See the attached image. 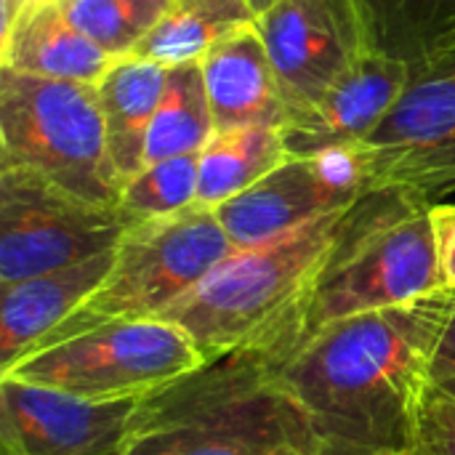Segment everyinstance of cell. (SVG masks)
I'll return each mask as SVG.
<instances>
[{
	"label": "cell",
	"instance_id": "obj_13",
	"mask_svg": "<svg viewBox=\"0 0 455 455\" xmlns=\"http://www.w3.org/2000/svg\"><path fill=\"white\" fill-rule=\"evenodd\" d=\"M411 80V67L379 51L355 61L315 104L291 112L283 139L291 155H315L328 147L363 144L389 115Z\"/></svg>",
	"mask_w": 455,
	"mask_h": 455
},
{
	"label": "cell",
	"instance_id": "obj_10",
	"mask_svg": "<svg viewBox=\"0 0 455 455\" xmlns=\"http://www.w3.org/2000/svg\"><path fill=\"white\" fill-rule=\"evenodd\" d=\"M368 192L360 144L328 147L315 155H291L269 176L221 203L216 211L235 248L275 240Z\"/></svg>",
	"mask_w": 455,
	"mask_h": 455
},
{
	"label": "cell",
	"instance_id": "obj_3",
	"mask_svg": "<svg viewBox=\"0 0 455 455\" xmlns=\"http://www.w3.org/2000/svg\"><path fill=\"white\" fill-rule=\"evenodd\" d=\"M443 291L432 205L400 189H368L349 205L307 304V333Z\"/></svg>",
	"mask_w": 455,
	"mask_h": 455
},
{
	"label": "cell",
	"instance_id": "obj_21",
	"mask_svg": "<svg viewBox=\"0 0 455 455\" xmlns=\"http://www.w3.org/2000/svg\"><path fill=\"white\" fill-rule=\"evenodd\" d=\"M213 131V112L200 64L171 67L160 107L147 133L144 165L179 155H200Z\"/></svg>",
	"mask_w": 455,
	"mask_h": 455
},
{
	"label": "cell",
	"instance_id": "obj_28",
	"mask_svg": "<svg viewBox=\"0 0 455 455\" xmlns=\"http://www.w3.org/2000/svg\"><path fill=\"white\" fill-rule=\"evenodd\" d=\"M253 3V8H256V13H261V11H267L275 0H251Z\"/></svg>",
	"mask_w": 455,
	"mask_h": 455
},
{
	"label": "cell",
	"instance_id": "obj_17",
	"mask_svg": "<svg viewBox=\"0 0 455 455\" xmlns=\"http://www.w3.org/2000/svg\"><path fill=\"white\" fill-rule=\"evenodd\" d=\"M165 80L168 67L139 56H120L96 83L107 149L120 184L144 168L147 133L160 107Z\"/></svg>",
	"mask_w": 455,
	"mask_h": 455
},
{
	"label": "cell",
	"instance_id": "obj_26",
	"mask_svg": "<svg viewBox=\"0 0 455 455\" xmlns=\"http://www.w3.org/2000/svg\"><path fill=\"white\" fill-rule=\"evenodd\" d=\"M455 376V307L453 317H451V325L445 331V339L440 344V352H437V363H435V384L445 381V379H453Z\"/></svg>",
	"mask_w": 455,
	"mask_h": 455
},
{
	"label": "cell",
	"instance_id": "obj_5",
	"mask_svg": "<svg viewBox=\"0 0 455 455\" xmlns=\"http://www.w3.org/2000/svg\"><path fill=\"white\" fill-rule=\"evenodd\" d=\"M232 251L235 243L224 232L216 211L197 203L179 213L133 221L115 245L112 269L99 291L32 352L104 325L160 317L197 288Z\"/></svg>",
	"mask_w": 455,
	"mask_h": 455
},
{
	"label": "cell",
	"instance_id": "obj_27",
	"mask_svg": "<svg viewBox=\"0 0 455 455\" xmlns=\"http://www.w3.org/2000/svg\"><path fill=\"white\" fill-rule=\"evenodd\" d=\"M437 387H443V389H445L448 395H453V397H455V376H453V379H445V381H440Z\"/></svg>",
	"mask_w": 455,
	"mask_h": 455
},
{
	"label": "cell",
	"instance_id": "obj_20",
	"mask_svg": "<svg viewBox=\"0 0 455 455\" xmlns=\"http://www.w3.org/2000/svg\"><path fill=\"white\" fill-rule=\"evenodd\" d=\"M251 0H173L163 21L131 53L163 67L200 64L203 56L229 32L253 24Z\"/></svg>",
	"mask_w": 455,
	"mask_h": 455
},
{
	"label": "cell",
	"instance_id": "obj_6",
	"mask_svg": "<svg viewBox=\"0 0 455 455\" xmlns=\"http://www.w3.org/2000/svg\"><path fill=\"white\" fill-rule=\"evenodd\" d=\"M0 165H24L99 205L120 203L93 83L0 67Z\"/></svg>",
	"mask_w": 455,
	"mask_h": 455
},
{
	"label": "cell",
	"instance_id": "obj_14",
	"mask_svg": "<svg viewBox=\"0 0 455 455\" xmlns=\"http://www.w3.org/2000/svg\"><path fill=\"white\" fill-rule=\"evenodd\" d=\"M200 69L216 131L240 125L283 128L288 104L256 21L219 40L203 56Z\"/></svg>",
	"mask_w": 455,
	"mask_h": 455
},
{
	"label": "cell",
	"instance_id": "obj_19",
	"mask_svg": "<svg viewBox=\"0 0 455 455\" xmlns=\"http://www.w3.org/2000/svg\"><path fill=\"white\" fill-rule=\"evenodd\" d=\"M373 51L411 69L455 45V0H355Z\"/></svg>",
	"mask_w": 455,
	"mask_h": 455
},
{
	"label": "cell",
	"instance_id": "obj_2",
	"mask_svg": "<svg viewBox=\"0 0 455 455\" xmlns=\"http://www.w3.org/2000/svg\"><path fill=\"white\" fill-rule=\"evenodd\" d=\"M309 291L245 344L144 397L123 455H323L280 376L307 333Z\"/></svg>",
	"mask_w": 455,
	"mask_h": 455
},
{
	"label": "cell",
	"instance_id": "obj_11",
	"mask_svg": "<svg viewBox=\"0 0 455 455\" xmlns=\"http://www.w3.org/2000/svg\"><path fill=\"white\" fill-rule=\"evenodd\" d=\"M256 27L264 35L288 115L315 104L373 51L355 0H275L256 16Z\"/></svg>",
	"mask_w": 455,
	"mask_h": 455
},
{
	"label": "cell",
	"instance_id": "obj_9",
	"mask_svg": "<svg viewBox=\"0 0 455 455\" xmlns=\"http://www.w3.org/2000/svg\"><path fill=\"white\" fill-rule=\"evenodd\" d=\"M368 189H400L429 205L455 195V45L411 69L389 115L360 144Z\"/></svg>",
	"mask_w": 455,
	"mask_h": 455
},
{
	"label": "cell",
	"instance_id": "obj_24",
	"mask_svg": "<svg viewBox=\"0 0 455 455\" xmlns=\"http://www.w3.org/2000/svg\"><path fill=\"white\" fill-rule=\"evenodd\" d=\"M421 453L455 455V397L437 384L424 411Z\"/></svg>",
	"mask_w": 455,
	"mask_h": 455
},
{
	"label": "cell",
	"instance_id": "obj_7",
	"mask_svg": "<svg viewBox=\"0 0 455 455\" xmlns=\"http://www.w3.org/2000/svg\"><path fill=\"white\" fill-rule=\"evenodd\" d=\"M205 363L192 336L171 320L115 323L32 352L3 371L83 400H144Z\"/></svg>",
	"mask_w": 455,
	"mask_h": 455
},
{
	"label": "cell",
	"instance_id": "obj_4",
	"mask_svg": "<svg viewBox=\"0 0 455 455\" xmlns=\"http://www.w3.org/2000/svg\"><path fill=\"white\" fill-rule=\"evenodd\" d=\"M347 211L339 208L275 240L235 248L197 288L168 307L160 320L184 328L205 360L232 352L315 285Z\"/></svg>",
	"mask_w": 455,
	"mask_h": 455
},
{
	"label": "cell",
	"instance_id": "obj_12",
	"mask_svg": "<svg viewBox=\"0 0 455 455\" xmlns=\"http://www.w3.org/2000/svg\"><path fill=\"white\" fill-rule=\"evenodd\" d=\"M139 403H96L0 376V455H123Z\"/></svg>",
	"mask_w": 455,
	"mask_h": 455
},
{
	"label": "cell",
	"instance_id": "obj_8",
	"mask_svg": "<svg viewBox=\"0 0 455 455\" xmlns=\"http://www.w3.org/2000/svg\"><path fill=\"white\" fill-rule=\"evenodd\" d=\"M131 224L117 205L83 200L24 165H0V285L107 253Z\"/></svg>",
	"mask_w": 455,
	"mask_h": 455
},
{
	"label": "cell",
	"instance_id": "obj_25",
	"mask_svg": "<svg viewBox=\"0 0 455 455\" xmlns=\"http://www.w3.org/2000/svg\"><path fill=\"white\" fill-rule=\"evenodd\" d=\"M432 227H435L443 291L455 293V203H435L432 205Z\"/></svg>",
	"mask_w": 455,
	"mask_h": 455
},
{
	"label": "cell",
	"instance_id": "obj_22",
	"mask_svg": "<svg viewBox=\"0 0 455 455\" xmlns=\"http://www.w3.org/2000/svg\"><path fill=\"white\" fill-rule=\"evenodd\" d=\"M69 21L112 56H131L173 0H59Z\"/></svg>",
	"mask_w": 455,
	"mask_h": 455
},
{
	"label": "cell",
	"instance_id": "obj_29",
	"mask_svg": "<svg viewBox=\"0 0 455 455\" xmlns=\"http://www.w3.org/2000/svg\"><path fill=\"white\" fill-rule=\"evenodd\" d=\"M413 455H424V453H421V451H419V453H413Z\"/></svg>",
	"mask_w": 455,
	"mask_h": 455
},
{
	"label": "cell",
	"instance_id": "obj_18",
	"mask_svg": "<svg viewBox=\"0 0 455 455\" xmlns=\"http://www.w3.org/2000/svg\"><path fill=\"white\" fill-rule=\"evenodd\" d=\"M291 157L277 125H240L213 131L200 149L197 205L219 208L245 192Z\"/></svg>",
	"mask_w": 455,
	"mask_h": 455
},
{
	"label": "cell",
	"instance_id": "obj_23",
	"mask_svg": "<svg viewBox=\"0 0 455 455\" xmlns=\"http://www.w3.org/2000/svg\"><path fill=\"white\" fill-rule=\"evenodd\" d=\"M200 155H179L144 165L120 189V211L131 221L179 213L197 203Z\"/></svg>",
	"mask_w": 455,
	"mask_h": 455
},
{
	"label": "cell",
	"instance_id": "obj_16",
	"mask_svg": "<svg viewBox=\"0 0 455 455\" xmlns=\"http://www.w3.org/2000/svg\"><path fill=\"white\" fill-rule=\"evenodd\" d=\"M115 59L69 21L59 0H27L0 32V67L24 75L96 85Z\"/></svg>",
	"mask_w": 455,
	"mask_h": 455
},
{
	"label": "cell",
	"instance_id": "obj_15",
	"mask_svg": "<svg viewBox=\"0 0 455 455\" xmlns=\"http://www.w3.org/2000/svg\"><path fill=\"white\" fill-rule=\"evenodd\" d=\"M115 261V248L80 264L0 285V373L27 357L88 301Z\"/></svg>",
	"mask_w": 455,
	"mask_h": 455
},
{
	"label": "cell",
	"instance_id": "obj_1",
	"mask_svg": "<svg viewBox=\"0 0 455 455\" xmlns=\"http://www.w3.org/2000/svg\"><path fill=\"white\" fill-rule=\"evenodd\" d=\"M455 293L355 315L309 331L280 376L307 413L323 455H413L421 451L435 363Z\"/></svg>",
	"mask_w": 455,
	"mask_h": 455
}]
</instances>
